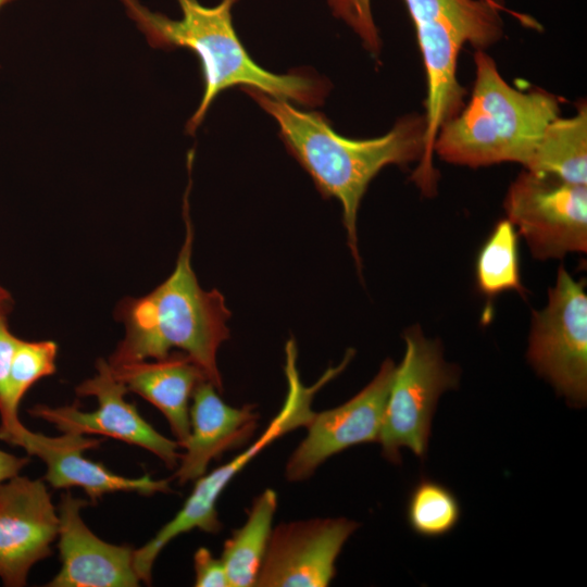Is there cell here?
Instances as JSON below:
<instances>
[{
  "mask_svg": "<svg viewBox=\"0 0 587 587\" xmlns=\"http://www.w3.org/2000/svg\"><path fill=\"white\" fill-rule=\"evenodd\" d=\"M405 351L396 366L378 442L383 457L401 463V449L424 460L432 420L439 397L459 383V371L444 360L438 341L427 339L419 327L404 334Z\"/></svg>",
  "mask_w": 587,
  "mask_h": 587,
  "instance_id": "6",
  "label": "cell"
},
{
  "mask_svg": "<svg viewBox=\"0 0 587 587\" xmlns=\"http://www.w3.org/2000/svg\"><path fill=\"white\" fill-rule=\"evenodd\" d=\"M484 1H494V0H484Z\"/></svg>",
  "mask_w": 587,
  "mask_h": 587,
  "instance_id": "28",
  "label": "cell"
},
{
  "mask_svg": "<svg viewBox=\"0 0 587 587\" xmlns=\"http://www.w3.org/2000/svg\"><path fill=\"white\" fill-rule=\"evenodd\" d=\"M13 307L11 294L0 285V313L9 314Z\"/></svg>",
  "mask_w": 587,
  "mask_h": 587,
  "instance_id": "26",
  "label": "cell"
},
{
  "mask_svg": "<svg viewBox=\"0 0 587 587\" xmlns=\"http://www.w3.org/2000/svg\"><path fill=\"white\" fill-rule=\"evenodd\" d=\"M508 220L537 259L587 250V187L525 170L504 200Z\"/></svg>",
  "mask_w": 587,
  "mask_h": 587,
  "instance_id": "8",
  "label": "cell"
},
{
  "mask_svg": "<svg viewBox=\"0 0 587 587\" xmlns=\"http://www.w3.org/2000/svg\"><path fill=\"white\" fill-rule=\"evenodd\" d=\"M396 365L386 359L375 377L354 397L337 408L314 412L308 433L285 466L289 482L313 475L328 458L353 446L378 441Z\"/></svg>",
  "mask_w": 587,
  "mask_h": 587,
  "instance_id": "10",
  "label": "cell"
},
{
  "mask_svg": "<svg viewBox=\"0 0 587 587\" xmlns=\"http://www.w3.org/2000/svg\"><path fill=\"white\" fill-rule=\"evenodd\" d=\"M242 89L277 122L286 148L309 173L320 193L340 202L347 243L360 271L357 234L360 202L371 180L385 166L422 159L424 116L401 117L380 137L350 139L336 133L320 112L301 111L288 100L253 88Z\"/></svg>",
  "mask_w": 587,
  "mask_h": 587,
  "instance_id": "1",
  "label": "cell"
},
{
  "mask_svg": "<svg viewBox=\"0 0 587 587\" xmlns=\"http://www.w3.org/2000/svg\"><path fill=\"white\" fill-rule=\"evenodd\" d=\"M101 441L84 435L62 433L58 437H47L33 432L25 451L45 462V480L51 487L82 488L93 502L105 494L117 491L142 496L170 491L167 479H153L149 475L138 478L124 477L84 457L85 450L98 447Z\"/></svg>",
  "mask_w": 587,
  "mask_h": 587,
  "instance_id": "16",
  "label": "cell"
},
{
  "mask_svg": "<svg viewBox=\"0 0 587 587\" xmlns=\"http://www.w3.org/2000/svg\"><path fill=\"white\" fill-rule=\"evenodd\" d=\"M527 358L570 405L583 408L587 399V295L560 266L549 289L548 303L533 312Z\"/></svg>",
  "mask_w": 587,
  "mask_h": 587,
  "instance_id": "7",
  "label": "cell"
},
{
  "mask_svg": "<svg viewBox=\"0 0 587 587\" xmlns=\"http://www.w3.org/2000/svg\"><path fill=\"white\" fill-rule=\"evenodd\" d=\"M14 0H0V9Z\"/></svg>",
  "mask_w": 587,
  "mask_h": 587,
  "instance_id": "27",
  "label": "cell"
},
{
  "mask_svg": "<svg viewBox=\"0 0 587 587\" xmlns=\"http://www.w3.org/2000/svg\"><path fill=\"white\" fill-rule=\"evenodd\" d=\"M476 280L479 290L489 297L507 290L524 292L520 278L517 235L508 218L497 223L479 250Z\"/></svg>",
  "mask_w": 587,
  "mask_h": 587,
  "instance_id": "20",
  "label": "cell"
},
{
  "mask_svg": "<svg viewBox=\"0 0 587 587\" xmlns=\"http://www.w3.org/2000/svg\"><path fill=\"white\" fill-rule=\"evenodd\" d=\"M285 357L287 395L280 410L260 437L240 453L229 462L196 479L192 491L175 516L149 541L134 551V566L140 582L147 585L151 583L152 569L158 555L177 536L196 528L212 534L220 532L222 524L217 516L216 504L227 485L264 448L309 423L314 414L312 402L316 392L342 372L352 358L350 353H346L337 366H330L312 386H305L300 378L297 364L298 351L294 338L286 342Z\"/></svg>",
  "mask_w": 587,
  "mask_h": 587,
  "instance_id": "5",
  "label": "cell"
},
{
  "mask_svg": "<svg viewBox=\"0 0 587 587\" xmlns=\"http://www.w3.org/2000/svg\"><path fill=\"white\" fill-rule=\"evenodd\" d=\"M195 586L229 587L225 566L208 548L200 547L193 555Z\"/></svg>",
  "mask_w": 587,
  "mask_h": 587,
  "instance_id": "24",
  "label": "cell"
},
{
  "mask_svg": "<svg viewBox=\"0 0 587 587\" xmlns=\"http://www.w3.org/2000/svg\"><path fill=\"white\" fill-rule=\"evenodd\" d=\"M88 502L66 492L59 505L61 569L49 587H134L140 582L129 546L112 545L85 524L80 510Z\"/></svg>",
  "mask_w": 587,
  "mask_h": 587,
  "instance_id": "14",
  "label": "cell"
},
{
  "mask_svg": "<svg viewBox=\"0 0 587 587\" xmlns=\"http://www.w3.org/2000/svg\"><path fill=\"white\" fill-rule=\"evenodd\" d=\"M59 513L42 479L20 474L0 484V579L22 587L32 567L51 554Z\"/></svg>",
  "mask_w": 587,
  "mask_h": 587,
  "instance_id": "12",
  "label": "cell"
},
{
  "mask_svg": "<svg viewBox=\"0 0 587 587\" xmlns=\"http://www.w3.org/2000/svg\"><path fill=\"white\" fill-rule=\"evenodd\" d=\"M277 494L265 489L257 496L243 525L232 533L223 546L221 559L229 587L255 586L273 530Z\"/></svg>",
  "mask_w": 587,
  "mask_h": 587,
  "instance_id": "19",
  "label": "cell"
},
{
  "mask_svg": "<svg viewBox=\"0 0 587 587\" xmlns=\"http://www.w3.org/2000/svg\"><path fill=\"white\" fill-rule=\"evenodd\" d=\"M474 61L471 100L440 127L434 152L449 163L472 167L501 162L525 166L546 127L559 117V100L542 90L511 87L482 49Z\"/></svg>",
  "mask_w": 587,
  "mask_h": 587,
  "instance_id": "4",
  "label": "cell"
},
{
  "mask_svg": "<svg viewBox=\"0 0 587 587\" xmlns=\"http://www.w3.org/2000/svg\"><path fill=\"white\" fill-rule=\"evenodd\" d=\"M97 374L76 387L80 397H96L98 408L80 411L78 405L48 407L37 404L28 410L36 417L51 423L61 433L102 435L138 446L157 455L168 469L178 465L179 445L153 428L138 412L134 402L125 399L127 387L113 373L109 362L99 359Z\"/></svg>",
  "mask_w": 587,
  "mask_h": 587,
  "instance_id": "9",
  "label": "cell"
},
{
  "mask_svg": "<svg viewBox=\"0 0 587 587\" xmlns=\"http://www.w3.org/2000/svg\"><path fill=\"white\" fill-rule=\"evenodd\" d=\"M460 517V502L447 486L422 478L411 490L407 520L416 535L427 538L445 536L455 528Z\"/></svg>",
  "mask_w": 587,
  "mask_h": 587,
  "instance_id": "21",
  "label": "cell"
},
{
  "mask_svg": "<svg viewBox=\"0 0 587 587\" xmlns=\"http://www.w3.org/2000/svg\"><path fill=\"white\" fill-rule=\"evenodd\" d=\"M58 345L52 340L27 341L20 339L10 372V400L18 412L21 401L39 379L55 373Z\"/></svg>",
  "mask_w": 587,
  "mask_h": 587,
  "instance_id": "22",
  "label": "cell"
},
{
  "mask_svg": "<svg viewBox=\"0 0 587 587\" xmlns=\"http://www.w3.org/2000/svg\"><path fill=\"white\" fill-rule=\"evenodd\" d=\"M538 174L575 185H587V108L574 116L553 120L542 133L524 166Z\"/></svg>",
  "mask_w": 587,
  "mask_h": 587,
  "instance_id": "18",
  "label": "cell"
},
{
  "mask_svg": "<svg viewBox=\"0 0 587 587\" xmlns=\"http://www.w3.org/2000/svg\"><path fill=\"white\" fill-rule=\"evenodd\" d=\"M359 524L346 517L282 523L273 528L258 587H325Z\"/></svg>",
  "mask_w": 587,
  "mask_h": 587,
  "instance_id": "11",
  "label": "cell"
},
{
  "mask_svg": "<svg viewBox=\"0 0 587 587\" xmlns=\"http://www.w3.org/2000/svg\"><path fill=\"white\" fill-rule=\"evenodd\" d=\"M189 184L183 202L185 239L173 273L154 290L139 298H125L116 308V319L125 326V336L107 360L120 365L148 359H162L173 349L186 353L207 379L222 392L217 369L220 346L229 337L230 311L217 290H204L191 265L193 227L189 213Z\"/></svg>",
  "mask_w": 587,
  "mask_h": 587,
  "instance_id": "2",
  "label": "cell"
},
{
  "mask_svg": "<svg viewBox=\"0 0 587 587\" xmlns=\"http://www.w3.org/2000/svg\"><path fill=\"white\" fill-rule=\"evenodd\" d=\"M176 1L182 10L179 20L153 12L139 0H121L150 47L184 48L199 59L203 93L186 124V133H196L220 92L238 85L303 105L322 103L328 90L327 82L303 72L274 74L251 59L233 24L232 9L238 0H221L214 7H205L198 0Z\"/></svg>",
  "mask_w": 587,
  "mask_h": 587,
  "instance_id": "3",
  "label": "cell"
},
{
  "mask_svg": "<svg viewBox=\"0 0 587 587\" xmlns=\"http://www.w3.org/2000/svg\"><path fill=\"white\" fill-rule=\"evenodd\" d=\"M416 35L442 28L462 32L473 47L486 48L503 35V22L495 1L403 0ZM333 14L361 38L364 47L377 54L380 37L372 14L371 0H327Z\"/></svg>",
  "mask_w": 587,
  "mask_h": 587,
  "instance_id": "13",
  "label": "cell"
},
{
  "mask_svg": "<svg viewBox=\"0 0 587 587\" xmlns=\"http://www.w3.org/2000/svg\"><path fill=\"white\" fill-rule=\"evenodd\" d=\"M20 339L9 328L8 314L0 313V440L24 449L32 430L21 422L10 400V372Z\"/></svg>",
  "mask_w": 587,
  "mask_h": 587,
  "instance_id": "23",
  "label": "cell"
},
{
  "mask_svg": "<svg viewBox=\"0 0 587 587\" xmlns=\"http://www.w3.org/2000/svg\"><path fill=\"white\" fill-rule=\"evenodd\" d=\"M28 463V457H18L0 449V484L18 475Z\"/></svg>",
  "mask_w": 587,
  "mask_h": 587,
  "instance_id": "25",
  "label": "cell"
},
{
  "mask_svg": "<svg viewBox=\"0 0 587 587\" xmlns=\"http://www.w3.org/2000/svg\"><path fill=\"white\" fill-rule=\"evenodd\" d=\"M110 366L128 391L136 392L162 412L182 448L190 433L189 411L193 390L207 379L202 370L182 351H172L165 358L151 362L145 360Z\"/></svg>",
  "mask_w": 587,
  "mask_h": 587,
  "instance_id": "17",
  "label": "cell"
},
{
  "mask_svg": "<svg viewBox=\"0 0 587 587\" xmlns=\"http://www.w3.org/2000/svg\"><path fill=\"white\" fill-rule=\"evenodd\" d=\"M218 394L207 379L193 390L190 433L174 474L180 485L201 477L212 460L247 444L257 429L259 413L253 405L232 407Z\"/></svg>",
  "mask_w": 587,
  "mask_h": 587,
  "instance_id": "15",
  "label": "cell"
}]
</instances>
